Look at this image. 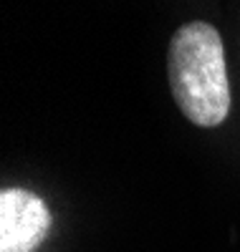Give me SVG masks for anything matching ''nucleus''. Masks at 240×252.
Here are the masks:
<instances>
[{
	"label": "nucleus",
	"instance_id": "obj_1",
	"mask_svg": "<svg viewBox=\"0 0 240 252\" xmlns=\"http://www.w3.org/2000/svg\"><path fill=\"white\" fill-rule=\"evenodd\" d=\"M167 78L172 98L185 119L212 129L230 114V81L223 38L215 26L192 20L174 31L167 51Z\"/></svg>",
	"mask_w": 240,
	"mask_h": 252
},
{
	"label": "nucleus",
	"instance_id": "obj_2",
	"mask_svg": "<svg viewBox=\"0 0 240 252\" xmlns=\"http://www.w3.org/2000/svg\"><path fill=\"white\" fill-rule=\"evenodd\" d=\"M51 229L46 202L28 189L0 194V252H36Z\"/></svg>",
	"mask_w": 240,
	"mask_h": 252
}]
</instances>
